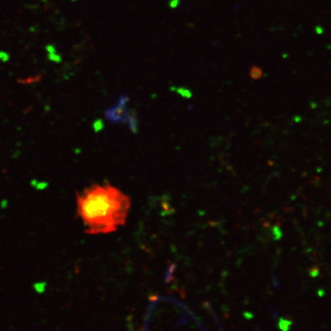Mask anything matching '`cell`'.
Returning <instances> with one entry per match:
<instances>
[{
    "instance_id": "cell-3",
    "label": "cell",
    "mask_w": 331,
    "mask_h": 331,
    "mask_svg": "<svg viewBox=\"0 0 331 331\" xmlns=\"http://www.w3.org/2000/svg\"><path fill=\"white\" fill-rule=\"evenodd\" d=\"M292 321L289 320H286V319L281 318L278 320V327L280 330L282 331H288L291 328V325H292Z\"/></svg>"
},
{
    "instance_id": "cell-5",
    "label": "cell",
    "mask_w": 331,
    "mask_h": 331,
    "mask_svg": "<svg viewBox=\"0 0 331 331\" xmlns=\"http://www.w3.org/2000/svg\"><path fill=\"white\" fill-rule=\"evenodd\" d=\"M180 4V0H170V6L171 8H176Z\"/></svg>"
},
{
    "instance_id": "cell-2",
    "label": "cell",
    "mask_w": 331,
    "mask_h": 331,
    "mask_svg": "<svg viewBox=\"0 0 331 331\" xmlns=\"http://www.w3.org/2000/svg\"><path fill=\"white\" fill-rule=\"evenodd\" d=\"M263 72L260 68L257 66H253L250 70V77L253 80H258L262 77Z\"/></svg>"
},
{
    "instance_id": "cell-1",
    "label": "cell",
    "mask_w": 331,
    "mask_h": 331,
    "mask_svg": "<svg viewBox=\"0 0 331 331\" xmlns=\"http://www.w3.org/2000/svg\"><path fill=\"white\" fill-rule=\"evenodd\" d=\"M130 209V198L109 184L91 186L77 196L78 215L90 235L116 232L125 224Z\"/></svg>"
},
{
    "instance_id": "cell-4",
    "label": "cell",
    "mask_w": 331,
    "mask_h": 331,
    "mask_svg": "<svg viewBox=\"0 0 331 331\" xmlns=\"http://www.w3.org/2000/svg\"><path fill=\"white\" fill-rule=\"evenodd\" d=\"M271 235H272L273 239L278 240L281 238V236H282V232H281L279 227L274 226L273 227L272 230H271Z\"/></svg>"
}]
</instances>
